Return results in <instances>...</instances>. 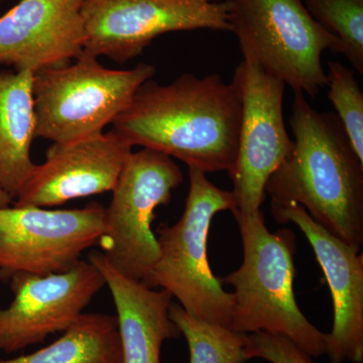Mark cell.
<instances>
[{
  "instance_id": "obj_1",
  "label": "cell",
  "mask_w": 363,
  "mask_h": 363,
  "mask_svg": "<svg viewBox=\"0 0 363 363\" xmlns=\"http://www.w3.org/2000/svg\"><path fill=\"white\" fill-rule=\"evenodd\" d=\"M241 121L240 89L218 74L185 73L173 82L143 83L111 130L131 147L140 145L204 173L230 172L235 164Z\"/></svg>"
},
{
  "instance_id": "obj_2",
  "label": "cell",
  "mask_w": 363,
  "mask_h": 363,
  "mask_svg": "<svg viewBox=\"0 0 363 363\" xmlns=\"http://www.w3.org/2000/svg\"><path fill=\"white\" fill-rule=\"evenodd\" d=\"M292 152L272 174V204L296 203L332 235L360 250L363 243V162L335 113L313 108L294 91Z\"/></svg>"
},
{
  "instance_id": "obj_3",
  "label": "cell",
  "mask_w": 363,
  "mask_h": 363,
  "mask_svg": "<svg viewBox=\"0 0 363 363\" xmlns=\"http://www.w3.org/2000/svg\"><path fill=\"white\" fill-rule=\"evenodd\" d=\"M233 213L242 240L243 262L240 269L219 278L222 285L234 288L229 328L284 336L311 357L325 354L326 333L305 317L294 293L295 234L286 228L269 233L262 210Z\"/></svg>"
},
{
  "instance_id": "obj_4",
  "label": "cell",
  "mask_w": 363,
  "mask_h": 363,
  "mask_svg": "<svg viewBox=\"0 0 363 363\" xmlns=\"http://www.w3.org/2000/svg\"><path fill=\"white\" fill-rule=\"evenodd\" d=\"M188 175L185 210L174 225L157 229L159 259L145 285L168 291L196 319L229 328L233 293L224 290L211 271L207 243L212 219L235 209V198L233 191L216 187L201 169L189 168Z\"/></svg>"
},
{
  "instance_id": "obj_5",
  "label": "cell",
  "mask_w": 363,
  "mask_h": 363,
  "mask_svg": "<svg viewBox=\"0 0 363 363\" xmlns=\"http://www.w3.org/2000/svg\"><path fill=\"white\" fill-rule=\"evenodd\" d=\"M155 74L147 63L130 70L105 68L87 52L68 65L35 72V136L66 143L104 133Z\"/></svg>"
},
{
  "instance_id": "obj_6",
  "label": "cell",
  "mask_w": 363,
  "mask_h": 363,
  "mask_svg": "<svg viewBox=\"0 0 363 363\" xmlns=\"http://www.w3.org/2000/svg\"><path fill=\"white\" fill-rule=\"evenodd\" d=\"M230 32L243 57L293 91L314 98L326 86L322 54L334 40L310 16L303 0H226Z\"/></svg>"
},
{
  "instance_id": "obj_7",
  "label": "cell",
  "mask_w": 363,
  "mask_h": 363,
  "mask_svg": "<svg viewBox=\"0 0 363 363\" xmlns=\"http://www.w3.org/2000/svg\"><path fill=\"white\" fill-rule=\"evenodd\" d=\"M180 167L171 157L145 149L131 152L105 208L99 245L107 260L128 278L147 283L159 259L155 211L169 204L183 183Z\"/></svg>"
},
{
  "instance_id": "obj_8",
  "label": "cell",
  "mask_w": 363,
  "mask_h": 363,
  "mask_svg": "<svg viewBox=\"0 0 363 363\" xmlns=\"http://www.w3.org/2000/svg\"><path fill=\"white\" fill-rule=\"evenodd\" d=\"M84 52L125 63L164 33L230 32L226 0H84Z\"/></svg>"
},
{
  "instance_id": "obj_9",
  "label": "cell",
  "mask_w": 363,
  "mask_h": 363,
  "mask_svg": "<svg viewBox=\"0 0 363 363\" xmlns=\"http://www.w3.org/2000/svg\"><path fill=\"white\" fill-rule=\"evenodd\" d=\"M233 81L240 92L241 121L235 164L229 172L233 212L252 215L262 210L267 180L293 150L283 113L286 84L250 57L236 67Z\"/></svg>"
},
{
  "instance_id": "obj_10",
  "label": "cell",
  "mask_w": 363,
  "mask_h": 363,
  "mask_svg": "<svg viewBox=\"0 0 363 363\" xmlns=\"http://www.w3.org/2000/svg\"><path fill=\"white\" fill-rule=\"evenodd\" d=\"M104 226L105 208L96 203L69 210L1 208L0 279L68 271L86 250L99 245Z\"/></svg>"
},
{
  "instance_id": "obj_11",
  "label": "cell",
  "mask_w": 363,
  "mask_h": 363,
  "mask_svg": "<svg viewBox=\"0 0 363 363\" xmlns=\"http://www.w3.org/2000/svg\"><path fill=\"white\" fill-rule=\"evenodd\" d=\"M9 281L13 301L0 308V351L9 354L65 332L105 286L99 269L82 259L66 272H18Z\"/></svg>"
},
{
  "instance_id": "obj_12",
  "label": "cell",
  "mask_w": 363,
  "mask_h": 363,
  "mask_svg": "<svg viewBox=\"0 0 363 363\" xmlns=\"http://www.w3.org/2000/svg\"><path fill=\"white\" fill-rule=\"evenodd\" d=\"M281 224L295 223L305 234L327 279L334 320L326 333L325 354L331 363L363 362V255L323 228L296 203L272 204Z\"/></svg>"
},
{
  "instance_id": "obj_13",
  "label": "cell",
  "mask_w": 363,
  "mask_h": 363,
  "mask_svg": "<svg viewBox=\"0 0 363 363\" xmlns=\"http://www.w3.org/2000/svg\"><path fill=\"white\" fill-rule=\"evenodd\" d=\"M133 147L111 130L76 142L52 143L35 164L16 206L52 207L113 190Z\"/></svg>"
},
{
  "instance_id": "obj_14",
  "label": "cell",
  "mask_w": 363,
  "mask_h": 363,
  "mask_svg": "<svg viewBox=\"0 0 363 363\" xmlns=\"http://www.w3.org/2000/svg\"><path fill=\"white\" fill-rule=\"evenodd\" d=\"M84 0H21L0 18V65L35 72L84 52Z\"/></svg>"
},
{
  "instance_id": "obj_15",
  "label": "cell",
  "mask_w": 363,
  "mask_h": 363,
  "mask_svg": "<svg viewBox=\"0 0 363 363\" xmlns=\"http://www.w3.org/2000/svg\"><path fill=\"white\" fill-rule=\"evenodd\" d=\"M88 260L101 272L113 298L123 363H161L162 344L181 336L169 318L173 296L124 276L101 252H91Z\"/></svg>"
},
{
  "instance_id": "obj_16",
  "label": "cell",
  "mask_w": 363,
  "mask_h": 363,
  "mask_svg": "<svg viewBox=\"0 0 363 363\" xmlns=\"http://www.w3.org/2000/svg\"><path fill=\"white\" fill-rule=\"evenodd\" d=\"M33 79L30 71L0 72V184L13 201L35 168Z\"/></svg>"
},
{
  "instance_id": "obj_17",
  "label": "cell",
  "mask_w": 363,
  "mask_h": 363,
  "mask_svg": "<svg viewBox=\"0 0 363 363\" xmlns=\"http://www.w3.org/2000/svg\"><path fill=\"white\" fill-rule=\"evenodd\" d=\"M0 363H123L116 317L83 313L47 347Z\"/></svg>"
},
{
  "instance_id": "obj_18",
  "label": "cell",
  "mask_w": 363,
  "mask_h": 363,
  "mask_svg": "<svg viewBox=\"0 0 363 363\" xmlns=\"http://www.w3.org/2000/svg\"><path fill=\"white\" fill-rule=\"evenodd\" d=\"M169 318L185 337L190 363H245L247 334L196 319L178 303H171Z\"/></svg>"
},
{
  "instance_id": "obj_19",
  "label": "cell",
  "mask_w": 363,
  "mask_h": 363,
  "mask_svg": "<svg viewBox=\"0 0 363 363\" xmlns=\"http://www.w3.org/2000/svg\"><path fill=\"white\" fill-rule=\"evenodd\" d=\"M315 21L334 40V54H342L363 74V0H303Z\"/></svg>"
},
{
  "instance_id": "obj_20",
  "label": "cell",
  "mask_w": 363,
  "mask_h": 363,
  "mask_svg": "<svg viewBox=\"0 0 363 363\" xmlns=\"http://www.w3.org/2000/svg\"><path fill=\"white\" fill-rule=\"evenodd\" d=\"M328 99L336 111L346 135L363 162V93L352 69L330 61L326 73Z\"/></svg>"
},
{
  "instance_id": "obj_21",
  "label": "cell",
  "mask_w": 363,
  "mask_h": 363,
  "mask_svg": "<svg viewBox=\"0 0 363 363\" xmlns=\"http://www.w3.org/2000/svg\"><path fill=\"white\" fill-rule=\"evenodd\" d=\"M245 353L248 360L260 358L269 363H314L312 357L290 339L267 332L248 334Z\"/></svg>"
},
{
  "instance_id": "obj_22",
  "label": "cell",
  "mask_w": 363,
  "mask_h": 363,
  "mask_svg": "<svg viewBox=\"0 0 363 363\" xmlns=\"http://www.w3.org/2000/svg\"><path fill=\"white\" fill-rule=\"evenodd\" d=\"M13 200L11 197L4 188H2L1 184H0V209L1 208H6L11 206L13 204Z\"/></svg>"
}]
</instances>
